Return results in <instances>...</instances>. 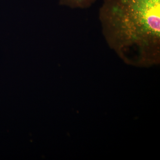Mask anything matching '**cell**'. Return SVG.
<instances>
[{
    "mask_svg": "<svg viewBox=\"0 0 160 160\" xmlns=\"http://www.w3.org/2000/svg\"><path fill=\"white\" fill-rule=\"evenodd\" d=\"M99 17L109 48L125 62H160V0H103Z\"/></svg>",
    "mask_w": 160,
    "mask_h": 160,
    "instance_id": "cell-1",
    "label": "cell"
},
{
    "mask_svg": "<svg viewBox=\"0 0 160 160\" xmlns=\"http://www.w3.org/2000/svg\"><path fill=\"white\" fill-rule=\"evenodd\" d=\"M97 0H62L64 4L72 7L87 8L91 7Z\"/></svg>",
    "mask_w": 160,
    "mask_h": 160,
    "instance_id": "cell-2",
    "label": "cell"
}]
</instances>
